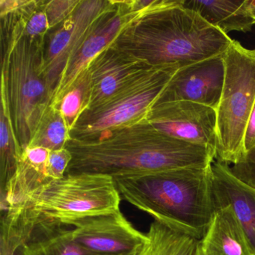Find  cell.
<instances>
[{"label":"cell","mask_w":255,"mask_h":255,"mask_svg":"<svg viewBox=\"0 0 255 255\" xmlns=\"http://www.w3.org/2000/svg\"><path fill=\"white\" fill-rule=\"evenodd\" d=\"M65 147L72 155L66 174L98 173L115 180L205 168L216 160L207 147L162 133L145 120L92 141L71 138Z\"/></svg>","instance_id":"1"},{"label":"cell","mask_w":255,"mask_h":255,"mask_svg":"<svg viewBox=\"0 0 255 255\" xmlns=\"http://www.w3.org/2000/svg\"><path fill=\"white\" fill-rule=\"evenodd\" d=\"M232 41L174 0L129 23L112 45L152 68H181L223 55Z\"/></svg>","instance_id":"2"},{"label":"cell","mask_w":255,"mask_h":255,"mask_svg":"<svg viewBox=\"0 0 255 255\" xmlns=\"http://www.w3.org/2000/svg\"><path fill=\"white\" fill-rule=\"evenodd\" d=\"M115 181L122 199L155 220L204 238L216 212L211 165Z\"/></svg>","instance_id":"3"},{"label":"cell","mask_w":255,"mask_h":255,"mask_svg":"<svg viewBox=\"0 0 255 255\" xmlns=\"http://www.w3.org/2000/svg\"><path fill=\"white\" fill-rule=\"evenodd\" d=\"M45 38L26 35L17 12L1 17V86L5 88L20 156L50 106L42 75Z\"/></svg>","instance_id":"4"},{"label":"cell","mask_w":255,"mask_h":255,"mask_svg":"<svg viewBox=\"0 0 255 255\" xmlns=\"http://www.w3.org/2000/svg\"><path fill=\"white\" fill-rule=\"evenodd\" d=\"M122 196L114 178L98 173H68L28 194L20 204L44 224L69 227L84 218L120 210Z\"/></svg>","instance_id":"5"},{"label":"cell","mask_w":255,"mask_h":255,"mask_svg":"<svg viewBox=\"0 0 255 255\" xmlns=\"http://www.w3.org/2000/svg\"><path fill=\"white\" fill-rule=\"evenodd\" d=\"M224 62L225 80L216 110V160L232 165L246 153L245 134L255 104V49L233 40Z\"/></svg>","instance_id":"6"},{"label":"cell","mask_w":255,"mask_h":255,"mask_svg":"<svg viewBox=\"0 0 255 255\" xmlns=\"http://www.w3.org/2000/svg\"><path fill=\"white\" fill-rule=\"evenodd\" d=\"M178 69L169 66L144 71L104 104L83 112L70 132L71 138L92 141L145 120Z\"/></svg>","instance_id":"7"},{"label":"cell","mask_w":255,"mask_h":255,"mask_svg":"<svg viewBox=\"0 0 255 255\" xmlns=\"http://www.w3.org/2000/svg\"><path fill=\"white\" fill-rule=\"evenodd\" d=\"M112 6V0H82L73 14L46 37L42 75L50 101L65 68Z\"/></svg>","instance_id":"8"},{"label":"cell","mask_w":255,"mask_h":255,"mask_svg":"<svg viewBox=\"0 0 255 255\" xmlns=\"http://www.w3.org/2000/svg\"><path fill=\"white\" fill-rule=\"evenodd\" d=\"M146 122L153 128L182 141L207 147L216 158V110L190 101L156 103Z\"/></svg>","instance_id":"9"},{"label":"cell","mask_w":255,"mask_h":255,"mask_svg":"<svg viewBox=\"0 0 255 255\" xmlns=\"http://www.w3.org/2000/svg\"><path fill=\"white\" fill-rule=\"evenodd\" d=\"M112 2L113 6L104 14L65 68L52 97L50 107H57L65 94L87 70L91 62L104 49L111 45L126 26L144 14L160 8L135 10L131 7L129 0H112Z\"/></svg>","instance_id":"10"},{"label":"cell","mask_w":255,"mask_h":255,"mask_svg":"<svg viewBox=\"0 0 255 255\" xmlns=\"http://www.w3.org/2000/svg\"><path fill=\"white\" fill-rule=\"evenodd\" d=\"M74 243L89 255H120L133 250L147 240L122 211L84 218L68 227Z\"/></svg>","instance_id":"11"},{"label":"cell","mask_w":255,"mask_h":255,"mask_svg":"<svg viewBox=\"0 0 255 255\" xmlns=\"http://www.w3.org/2000/svg\"><path fill=\"white\" fill-rule=\"evenodd\" d=\"M224 80L223 54L177 70L156 103L190 101L216 110Z\"/></svg>","instance_id":"12"},{"label":"cell","mask_w":255,"mask_h":255,"mask_svg":"<svg viewBox=\"0 0 255 255\" xmlns=\"http://www.w3.org/2000/svg\"><path fill=\"white\" fill-rule=\"evenodd\" d=\"M150 68L152 67L145 62L129 56L112 44L109 46L88 67L91 95L86 111L104 104Z\"/></svg>","instance_id":"13"},{"label":"cell","mask_w":255,"mask_h":255,"mask_svg":"<svg viewBox=\"0 0 255 255\" xmlns=\"http://www.w3.org/2000/svg\"><path fill=\"white\" fill-rule=\"evenodd\" d=\"M211 170L216 210L226 206L232 208L255 255V189L237 180L228 164L215 160Z\"/></svg>","instance_id":"14"},{"label":"cell","mask_w":255,"mask_h":255,"mask_svg":"<svg viewBox=\"0 0 255 255\" xmlns=\"http://www.w3.org/2000/svg\"><path fill=\"white\" fill-rule=\"evenodd\" d=\"M202 255H255L246 233L229 206L216 209L201 240Z\"/></svg>","instance_id":"15"},{"label":"cell","mask_w":255,"mask_h":255,"mask_svg":"<svg viewBox=\"0 0 255 255\" xmlns=\"http://www.w3.org/2000/svg\"><path fill=\"white\" fill-rule=\"evenodd\" d=\"M250 1L183 0V5L228 35L231 32H249L255 24L251 15Z\"/></svg>","instance_id":"16"},{"label":"cell","mask_w":255,"mask_h":255,"mask_svg":"<svg viewBox=\"0 0 255 255\" xmlns=\"http://www.w3.org/2000/svg\"><path fill=\"white\" fill-rule=\"evenodd\" d=\"M147 240L130 252L120 255H198L201 240L160 221L150 224Z\"/></svg>","instance_id":"17"},{"label":"cell","mask_w":255,"mask_h":255,"mask_svg":"<svg viewBox=\"0 0 255 255\" xmlns=\"http://www.w3.org/2000/svg\"><path fill=\"white\" fill-rule=\"evenodd\" d=\"M22 255H89L70 236L68 227L38 225L30 240L21 249Z\"/></svg>","instance_id":"18"},{"label":"cell","mask_w":255,"mask_h":255,"mask_svg":"<svg viewBox=\"0 0 255 255\" xmlns=\"http://www.w3.org/2000/svg\"><path fill=\"white\" fill-rule=\"evenodd\" d=\"M20 157L10 117L9 106L5 88L1 86L0 108V177L1 189L12 177Z\"/></svg>","instance_id":"19"},{"label":"cell","mask_w":255,"mask_h":255,"mask_svg":"<svg viewBox=\"0 0 255 255\" xmlns=\"http://www.w3.org/2000/svg\"><path fill=\"white\" fill-rule=\"evenodd\" d=\"M70 139V129L62 113L59 109L49 106L38 122L28 147H44L52 151L65 148Z\"/></svg>","instance_id":"20"},{"label":"cell","mask_w":255,"mask_h":255,"mask_svg":"<svg viewBox=\"0 0 255 255\" xmlns=\"http://www.w3.org/2000/svg\"><path fill=\"white\" fill-rule=\"evenodd\" d=\"M90 95V77L86 70L55 107L62 113L70 132L82 113L87 110Z\"/></svg>","instance_id":"21"},{"label":"cell","mask_w":255,"mask_h":255,"mask_svg":"<svg viewBox=\"0 0 255 255\" xmlns=\"http://www.w3.org/2000/svg\"><path fill=\"white\" fill-rule=\"evenodd\" d=\"M82 0L46 1L45 11L50 30L57 27L73 14Z\"/></svg>","instance_id":"22"},{"label":"cell","mask_w":255,"mask_h":255,"mask_svg":"<svg viewBox=\"0 0 255 255\" xmlns=\"http://www.w3.org/2000/svg\"><path fill=\"white\" fill-rule=\"evenodd\" d=\"M230 171L237 180L255 189V147L246 150L238 162L230 165Z\"/></svg>","instance_id":"23"},{"label":"cell","mask_w":255,"mask_h":255,"mask_svg":"<svg viewBox=\"0 0 255 255\" xmlns=\"http://www.w3.org/2000/svg\"><path fill=\"white\" fill-rule=\"evenodd\" d=\"M72 160V155L66 147L52 150L47 163V174L50 180L62 178Z\"/></svg>","instance_id":"24"},{"label":"cell","mask_w":255,"mask_h":255,"mask_svg":"<svg viewBox=\"0 0 255 255\" xmlns=\"http://www.w3.org/2000/svg\"><path fill=\"white\" fill-rule=\"evenodd\" d=\"M51 150L41 147H28L20 156H23L28 162L41 171L49 180L47 174V163Z\"/></svg>","instance_id":"25"},{"label":"cell","mask_w":255,"mask_h":255,"mask_svg":"<svg viewBox=\"0 0 255 255\" xmlns=\"http://www.w3.org/2000/svg\"><path fill=\"white\" fill-rule=\"evenodd\" d=\"M244 145L246 151L255 147V104L252 109L247 128H246Z\"/></svg>","instance_id":"26"},{"label":"cell","mask_w":255,"mask_h":255,"mask_svg":"<svg viewBox=\"0 0 255 255\" xmlns=\"http://www.w3.org/2000/svg\"><path fill=\"white\" fill-rule=\"evenodd\" d=\"M27 0H0V16L17 12Z\"/></svg>","instance_id":"27"},{"label":"cell","mask_w":255,"mask_h":255,"mask_svg":"<svg viewBox=\"0 0 255 255\" xmlns=\"http://www.w3.org/2000/svg\"><path fill=\"white\" fill-rule=\"evenodd\" d=\"M250 13L255 23V0L250 1Z\"/></svg>","instance_id":"28"},{"label":"cell","mask_w":255,"mask_h":255,"mask_svg":"<svg viewBox=\"0 0 255 255\" xmlns=\"http://www.w3.org/2000/svg\"><path fill=\"white\" fill-rule=\"evenodd\" d=\"M14 255H22L21 249H20V250L17 251V252H16L14 254Z\"/></svg>","instance_id":"29"},{"label":"cell","mask_w":255,"mask_h":255,"mask_svg":"<svg viewBox=\"0 0 255 255\" xmlns=\"http://www.w3.org/2000/svg\"><path fill=\"white\" fill-rule=\"evenodd\" d=\"M198 255H202V252H201V249H200V252L199 254H198Z\"/></svg>","instance_id":"30"}]
</instances>
